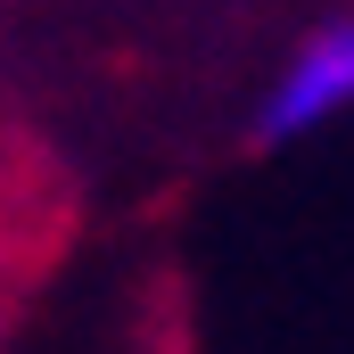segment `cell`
I'll list each match as a JSON object with an SVG mask.
<instances>
[{"instance_id": "6da1fadb", "label": "cell", "mask_w": 354, "mask_h": 354, "mask_svg": "<svg viewBox=\"0 0 354 354\" xmlns=\"http://www.w3.org/2000/svg\"><path fill=\"white\" fill-rule=\"evenodd\" d=\"M346 107H354V17H330L280 58V75L264 83L256 115H248V140H264V149L272 140H305V132L338 124Z\"/></svg>"}]
</instances>
